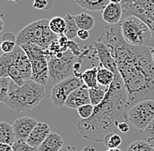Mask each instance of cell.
<instances>
[{"instance_id": "obj_10", "label": "cell", "mask_w": 154, "mask_h": 151, "mask_svg": "<svg viewBox=\"0 0 154 151\" xmlns=\"http://www.w3.org/2000/svg\"><path fill=\"white\" fill-rule=\"evenodd\" d=\"M83 84V81L79 77L72 76L58 84L54 85L51 92V100L54 105L58 107H65L68 96Z\"/></svg>"}, {"instance_id": "obj_38", "label": "cell", "mask_w": 154, "mask_h": 151, "mask_svg": "<svg viewBox=\"0 0 154 151\" xmlns=\"http://www.w3.org/2000/svg\"><path fill=\"white\" fill-rule=\"evenodd\" d=\"M0 151H13L12 145L5 144V143H1L0 144Z\"/></svg>"}, {"instance_id": "obj_17", "label": "cell", "mask_w": 154, "mask_h": 151, "mask_svg": "<svg viewBox=\"0 0 154 151\" xmlns=\"http://www.w3.org/2000/svg\"><path fill=\"white\" fill-rule=\"evenodd\" d=\"M82 9L91 11H103L110 3L109 0H75Z\"/></svg>"}, {"instance_id": "obj_6", "label": "cell", "mask_w": 154, "mask_h": 151, "mask_svg": "<svg viewBox=\"0 0 154 151\" xmlns=\"http://www.w3.org/2000/svg\"><path fill=\"white\" fill-rule=\"evenodd\" d=\"M26 53L32 64V80L46 86L49 80L48 54L47 49H43L34 44L20 46Z\"/></svg>"}, {"instance_id": "obj_22", "label": "cell", "mask_w": 154, "mask_h": 151, "mask_svg": "<svg viewBox=\"0 0 154 151\" xmlns=\"http://www.w3.org/2000/svg\"><path fill=\"white\" fill-rule=\"evenodd\" d=\"M108 89H109V87H105V86L100 85H98L96 87L88 88L90 102L94 107L99 105L104 100L106 94L108 92Z\"/></svg>"}, {"instance_id": "obj_29", "label": "cell", "mask_w": 154, "mask_h": 151, "mask_svg": "<svg viewBox=\"0 0 154 151\" xmlns=\"http://www.w3.org/2000/svg\"><path fill=\"white\" fill-rule=\"evenodd\" d=\"M13 151H38L37 149L32 148L30 146L26 141H19L17 140L12 144Z\"/></svg>"}, {"instance_id": "obj_31", "label": "cell", "mask_w": 154, "mask_h": 151, "mask_svg": "<svg viewBox=\"0 0 154 151\" xmlns=\"http://www.w3.org/2000/svg\"><path fill=\"white\" fill-rule=\"evenodd\" d=\"M17 47V43L14 41H9V40H4L1 43V49L4 53H10L15 50Z\"/></svg>"}, {"instance_id": "obj_19", "label": "cell", "mask_w": 154, "mask_h": 151, "mask_svg": "<svg viewBox=\"0 0 154 151\" xmlns=\"http://www.w3.org/2000/svg\"><path fill=\"white\" fill-rule=\"evenodd\" d=\"M97 71H98V66L97 67L94 66V67L87 69L83 73H80L76 76L83 81V83L88 88L96 87L99 85L97 81Z\"/></svg>"}, {"instance_id": "obj_4", "label": "cell", "mask_w": 154, "mask_h": 151, "mask_svg": "<svg viewBox=\"0 0 154 151\" xmlns=\"http://www.w3.org/2000/svg\"><path fill=\"white\" fill-rule=\"evenodd\" d=\"M58 38L49 27V19H41L27 25L17 35V46L34 44L48 49L51 43Z\"/></svg>"}, {"instance_id": "obj_39", "label": "cell", "mask_w": 154, "mask_h": 151, "mask_svg": "<svg viewBox=\"0 0 154 151\" xmlns=\"http://www.w3.org/2000/svg\"><path fill=\"white\" fill-rule=\"evenodd\" d=\"M110 3H115V4H121L123 0H109Z\"/></svg>"}, {"instance_id": "obj_15", "label": "cell", "mask_w": 154, "mask_h": 151, "mask_svg": "<svg viewBox=\"0 0 154 151\" xmlns=\"http://www.w3.org/2000/svg\"><path fill=\"white\" fill-rule=\"evenodd\" d=\"M103 19L109 25H116L123 19V7L121 4L109 3L102 11Z\"/></svg>"}, {"instance_id": "obj_36", "label": "cell", "mask_w": 154, "mask_h": 151, "mask_svg": "<svg viewBox=\"0 0 154 151\" xmlns=\"http://www.w3.org/2000/svg\"><path fill=\"white\" fill-rule=\"evenodd\" d=\"M116 128L121 131L122 133H128L129 130H130V127H129V124L126 122H120L117 124Z\"/></svg>"}, {"instance_id": "obj_25", "label": "cell", "mask_w": 154, "mask_h": 151, "mask_svg": "<svg viewBox=\"0 0 154 151\" xmlns=\"http://www.w3.org/2000/svg\"><path fill=\"white\" fill-rule=\"evenodd\" d=\"M103 142L109 149H117L122 144V137L116 133H109L105 136Z\"/></svg>"}, {"instance_id": "obj_40", "label": "cell", "mask_w": 154, "mask_h": 151, "mask_svg": "<svg viewBox=\"0 0 154 151\" xmlns=\"http://www.w3.org/2000/svg\"><path fill=\"white\" fill-rule=\"evenodd\" d=\"M151 53H152V61L154 63V47L151 48Z\"/></svg>"}, {"instance_id": "obj_24", "label": "cell", "mask_w": 154, "mask_h": 151, "mask_svg": "<svg viewBox=\"0 0 154 151\" xmlns=\"http://www.w3.org/2000/svg\"><path fill=\"white\" fill-rule=\"evenodd\" d=\"M49 27L51 29V31L58 36L64 34L67 28L66 20L64 18L60 17V16L54 17L53 19L49 20Z\"/></svg>"}, {"instance_id": "obj_35", "label": "cell", "mask_w": 154, "mask_h": 151, "mask_svg": "<svg viewBox=\"0 0 154 151\" xmlns=\"http://www.w3.org/2000/svg\"><path fill=\"white\" fill-rule=\"evenodd\" d=\"M89 31H87V30H79L78 32V35L77 37L82 39V40H87L89 38Z\"/></svg>"}, {"instance_id": "obj_30", "label": "cell", "mask_w": 154, "mask_h": 151, "mask_svg": "<svg viewBox=\"0 0 154 151\" xmlns=\"http://www.w3.org/2000/svg\"><path fill=\"white\" fill-rule=\"evenodd\" d=\"M54 1L53 0H34L33 1V8L37 10L48 11L53 7Z\"/></svg>"}, {"instance_id": "obj_11", "label": "cell", "mask_w": 154, "mask_h": 151, "mask_svg": "<svg viewBox=\"0 0 154 151\" xmlns=\"http://www.w3.org/2000/svg\"><path fill=\"white\" fill-rule=\"evenodd\" d=\"M38 123V121L28 116H23L17 119L12 125L15 132L16 141L19 140L26 142L30 134L37 126Z\"/></svg>"}, {"instance_id": "obj_3", "label": "cell", "mask_w": 154, "mask_h": 151, "mask_svg": "<svg viewBox=\"0 0 154 151\" xmlns=\"http://www.w3.org/2000/svg\"><path fill=\"white\" fill-rule=\"evenodd\" d=\"M45 97V86L32 80L26 81L21 86L11 80L9 93L4 103L18 113L28 112L37 107Z\"/></svg>"}, {"instance_id": "obj_1", "label": "cell", "mask_w": 154, "mask_h": 151, "mask_svg": "<svg viewBox=\"0 0 154 151\" xmlns=\"http://www.w3.org/2000/svg\"><path fill=\"white\" fill-rule=\"evenodd\" d=\"M97 39L105 44L115 60L126 87L129 109L138 102L154 101V63L151 48L128 44L120 25L106 26Z\"/></svg>"}, {"instance_id": "obj_21", "label": "cell", "mask_w": 154, "mask_h": 151, "mask_svg": "<svg viewBox=\"0 0 154 151\" xmlns=\"http://www.w3.org/2000/svg\"><path fill=\"white\" fill-rule=\"evenodd\" d=\"M75 23H76L77 26L79 27L80 30H87V31H90L91 29L94 28L95 26V19L93 16H91L90 14L86 13V12H82L81 14H78L74 16Z\"/></svg>"}, {"instance_id": "obj_34", "label": "cell", "mask_w": 154, "mask_h": 151, "mask_svg": "<svg viewBox=\"0 0 154 151\" xmlns=\"http://www.w3.org/2000/svg\"><path fill=\"white\" fill-rule=\"evenodd\" d=\"M95 150V148L93 147H88L86 149H84L83 151H94ZM60 151H77L76 149L74 147V146H71V145H64L63 148L60 149Z\"/></svg>"}, {"instance_id": "obj_8", "label": "cell", "mask_w": 154, "mask_h": 151, "mask_svg": "<svg viewBox=\"0 0 154 151\" xmlns=\"http://www.w3.org/2000/svg\"><path fill=\"white\" fill-rule=\"evenodd\" d=\"M79 59L69 49L61 58L48 57L49 80L55 85L68 78L75 76V63Z\"/></svg>"}, {"instance_id": "obj_2", "label": "cell", "mask_w": 154, "mask_h": 151, "mask_svg": "<svg viewBox=\"0 0 154 151\" xmlns=\"http://www.w3.org/2000/svg\"><path fill=\"white\" fill-rule=\"evenodd\" d=\"M115 78L109 86L104 100L95 107L93 115L88 119H81L77 128L83 138L93 142L104 141L105 136L116 128L117 124L128 122V95L125 82L118 70L114 72Z\"/></svg>"}, {"instance_id": "obj_20", "label": "cell", "mask_w": 154, "mask_h": 151, "mask_svg": "<svg viewBox=\"0 0 154 151\" xmlns=\"http://www.w3.org/2000/svg\"><path fill=\"white\" fill-rule=\"evenodd\" d=\"M115 78L114 72L111 70L103 67L102 66H98V71H97V81L98 84L105 87H109L113 82Z\"/></svg>"}, {"instance_id": "obj_7", "label": "cell", "mask_w": 154, "mask_h": 151, "mask_svg": "<svg viewBox=\"0 0 154 151\" xmlns=\"http://www.w3.org/2000/svg\"><path fill=\"white\" fill-rule=\"evenodd\" d=\"M123 19L136 16L151 29L152 39L149 47H154V0H123Z\"/></svg>"}, {"instance_id": "obj_26", "label": "cell", "mask_w": 154, "mask_h": 151, "mask_svg": "<svg viewBox=\"0 0 154 151\" xmlns=\"http://www.w3.org/2000/svg\"><path fill=\"white\" fill-rule=\"evenodd\" d=\"M128 151H154V147L148 142L137 141L130 144Z\"/></svg>"}, {"instance_id": "obj_33", "label": "cell", "mask_w": 154, "mask_h": 151, "mask_svg": "<svg viewBox=\"0 0 154 151\" xmlns=\"http://www.w3.org/2000/svg\"><path fill=\"white\" fill-rule=\"evenodd\" d=\"M143 132L148 138V142L154 141V119L151 122V123L146 127Z\"/></svg>"}, {"instance_id": "obj_16", "label": "cell", "mask_w": 154, "mask_h": 151, "mask_svg": "<svg viewBox=\"0 0 154 151\" xmlns=\"http://www.w3.org/2000/svg\"><path fill=\"white\" fill-rule=\"evenodd\" d=\"M63 146L64 140L61 135L55 132H51L39 146L38 151H60Z\"/></svg>"}, {"instance_id": "obj_37", "label": "cell", "mask_w": 154, "mask_h": 151, "mask_svg": "<svg viewBox=\"0 0 154 151\" xmlns=\"http://www.w3.org/2000/svg\"><path fill=\"white\" fill-rule=\"evenodd\" d=\"M4 40H9V41H14L17 43V36H15L12 32H6L5 34H4V36L2 37V41Z\"/></svg>"}, {"instance_id": "obj_42", "label": "cell", "mask_w": 154, "mask_h": 151, "mask_svg": "<svg viewBox=\"0 0 154 151\" xmlns=\"http://www.w3.org/2000/svg\"><path fill=\"white\" fill-rule=\"evenodd\" d=\"M107 151H122L121 149H119L118 148L117 149H109Z\"/></svg>"}, {"instance_id": "obj_5", "label": "cell", "mask_w": 154, "mask_h": 151, "mask_svg": "<svg viewBox=\"0 0 154 151\" xmlns=\"http://www.w3.org/2000/svg\"><path fill=\"white\" fill-rule=\"evenodd\" d=\"M119 25L123 37L128 44L149 47L152 39V32L142 19L136 16H129L122 19Z\"/></svg>"}, {"instance_id": "obj_12", "label": "cell", "mask_w": 154, "mask_h": 151, "mask_svg": "<svg viewBox=\"0 0 154 151\" xmlns=\"http://www.w3.org/2000/svg\"><path fill=\"white\" fill-rule=\"evenodd\" d=\"M93 46L96 50V59L99 60V66L106 67L111 70L112 72H115L116 70H117V66L116 65L115 60L111 55L110 51L107 47L105 44L97 39L94 42Z\"/></svg>"}, {"instance_id": "obj_43", "label": "cell", "mask_w": 154, "mask_h": 151, "mask_svg": "<svg viewBox=\"0 0 154 151\" xmlns=\"http://www.w3.org/2000/svg\"><path fill=\"white\" fill-rule=\"evenodd\" d=\"M9 1H13V2H19V0H9Z\"/></svg>"}, {"instance_id": "obj_14", "label": "cell", "mask_w": 154, "mask_h": 151, "mask_svg": "<svg viewBox=\"0 0 154 151\" xmlns=\"http://www.w3.org/2000/svg\"><path fill=\"white\" fill-rule=\"evenodd\" d=\"M50 133H51V128L48 126V123L38 122L30 134L26 142L32 148L38 149L39 146L46 140V138L48 137Z\"/></svg>"}, {"instance_id": "obj_23", "label": "cell", "mask_w": 154, "mask_h": 151, "mask_svg": "<svg viewBox=\"0 0 154 151\" xmlns=\"http://www.w3.org/2000/svg\"><path fill=\"white\" fill-rule=\"evenodd\" d=\"M64 19L66 20V23H67V28H66L64 34L67 36V38L69 40H74L77 37L78 32L80 29L77 26L74 16L71 15L70 13H67L65 15Z\"/></svg>"}, {"instance_id": "obj_9", "label": "cell", "mask_w": 154, "mask_h": 151, "mask_svg": "<svg viewBox=\"0 0 154 151\" xmlns=\"http://www.w3.org/2000/svg\"><path fill=\"white\" fill-rule=\"evenodd\" d=\"M128 122L138 130L144 131L154 119V101L147 100L132 106L127 113Z\"/></svg>"}, {"instance_id": "obj_32", "label": "cell", "mask_w": 154, "mask_h": 151, "mask_svg": "<svg viewBox=\"0 0 154 151\" xmlns=\"http://www.w3.org/2000/svg\"><path fill=\"white\" fill-rule=\"evenodd\" d=\"M68 49L75 55L76 57H82V51L79 47V45L74 40H69L68 41Z\"/></svg>"}, {"instance_id": "obj_27", "label": "cell", "mask_w": 154, "mask_h": 151, "mask_svg": "<svg viewBox=\"0 0 154 151\" xmlns=\"http://www.w3.org/2000/svg\"><path fill=\"white\" fill-rule=\"evenodd\" d=\"M11 79L9 77H1L0 78V101L4 103L8 93Z\"/></svg>"}, {"instance_id": "obj_18", "label": "cell", "mask_w": 154, "mask_h": 151, "mask_svg": "<svg viewBox=\"0 0 154 151\" xmlns=\"http://www.w3.org/2000/svg\"><path fill=\"white\" fill-rule=\"evenodd\" d=\"M16 141L13 126L9 123L2 122L0 123V143L12 145Z\"/></svg>"}, {"instance_id": "obj_13", "label": "cell", "mask_w": 154, "mask_h": 151, "mask_svg": "<svg viewBox=\"0 0 154 151\" xmlns=\"http://www.w3.org/2000/svg\"><path fill=\"white\" fill-rule=\"evenodd\" d=\"M90 103L91 102L89 98L88 87L85 84H83L68 96L65 103V107L77 110L79 107Z\"/></svg>"}, {"instance_id": "obj_28", "label": "cell", "mask_w": 154, "mask_h": 151, "mask_svg": "<svg viewBox=\"0 0 154 151\" xmlns=\"http://www.w3.org/2000/svg\"><path fill=\"white\" fill-rule=\"evenodd\" d=\"M94 111H95V107L91 103L84 105V106H82L77 109V112L79 113V115L81 116V118L84 119V120L90 118L93 115Z\"/></svg>"}, {"instance_id": "obj_41", "label": "cell", "mask_w": 154, "mask_h": 151, "mask_svg": "<svg viewBox=\"0 0 154 151\" xmlns=\"http://www.w3.org/2000/svg\"><path fill=\"white\" fill-rule=\"evenodd\" d=\"M0 20H1V28H0V31H3V29H4V25H5V24H4V21H3V19H1Z\"/></svg>"}]
</instances>
